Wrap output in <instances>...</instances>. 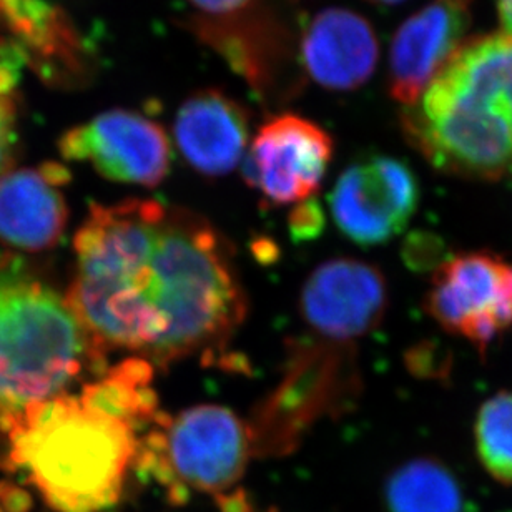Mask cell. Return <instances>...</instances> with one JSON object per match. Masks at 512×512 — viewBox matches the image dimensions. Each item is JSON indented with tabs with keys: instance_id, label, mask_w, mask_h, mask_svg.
<instances>
[{
	"instance_id": "6da1fadb",
	"label": "cell",
	"mask_w": 512,
	"mask_h": 512,
	"mask_svg": "<svg viewBox=\"0 0 512 512\" xmlns=\"http://www.w3.org/2000/svg\"><path fill=\"white\" fill-rule=\"evenodd\" d=\"M75 253L67 301L104 353L167 368L222 351L247 316L232 243L188 208L152 198L94 205Z\"/></svg>"
},
{
	"instance_id": "7a4b0ae2",
	"label": "cell",
	"mask_w": 512,
	"mask_h": 512,
	"mask_svg": "<svg viewBox=\"0 0 512 512\" xmlns=\"http://www.w3.org/2000/svg\"><path fill=\"white\" fill-rule=\"evenodd\" d=\"M404 137L438 172L512 178V37L464 40L401 114Z\"/></svg>"
},
{
	"instance_id": "3957f363",
	"label": "cell",
	"mask_w": 512,
	"mask_h": 512,
	"mask_svg": "<svg viewBox=\"0 0 512 512\" xmlns=\"http://www.w3.org/2000/svg\"><path fill=\"white\" fill-rule=\"evenodd\" d=\"M5 468L24 474L55 512L114 508L142 433L82 388L27 409L10 428Z\"/></svg>"
},
{
	"instance_id": "277c9868",
	"label": "cell",
	"mask_w": 512,
	"mask_h": 512,
	"mask_svg": "<svg viewBox=\"0 0 512 512\" xmlns=\"http://www.w3.org/2000/svg\"><path fill=\"white\" fill-rule=\"evenodd\" d=\"M104 351L67 298L29 273L0 266V433L35 404L67 393Z\"/></svg>"
},
{
	"instance_id": "5b68a950",
	"label": "cell",
	"mask_w": 512,
	"mask_h": 512,
	"mask_svg": "<svg viewBox=\"0 0 512 512\" xmlns=\"http://www.w3.org/2000/svg\"><path fill=\"white\" fill-rule=\"evenodd\" d=\"M252 456L250 426L235 411L198 404L175 416L158 414L140 436L133 471L180 506L192 491L213 498L235 491Z\"/></svg>"
},
{
	"instance_id": "8992f818",
	"label": "cell",
	"mask_w": 512,
	"mask_h": 512,
	"mask_svg": "<svg viewBox=\"0 0 512 512\" xmlns=\"http://www.w3.org/2000/svg\"><path fill=\"white\" fill-rule=\"evenodd\" d=\"M183 27L220 55L266 105L286 104L305 85L301 32L286 5L255 0L228 15L193 14Z\"/></svg>"
},
{
	"instance_id": "52a82bcc",
	"label": "cell",
	"mask_w": 512,
	"mask_h": 512,
	"mask_svg": "<svg viewBox=\"0 0 512 512\" xmlns=\"http://www.w3.org/2000/svg\"><path fill=\"white\" fill-rule=\"evenodd\" d=\"M426 311L451 335L486 353L512 331V261L498 253H458L434 270Z\"/></svg>"
},
{
	"instance_id": "ba28073f",
	"label": "cell",
	"mask_w": 512,
	"mask_h": 512,
	"mask_svg": "<svg viewBox=\"0 0 512 512\" xmlns=\"http://www.w3.org/2000/svg\"><path fill=\"white\" fill-rule=\"evenodd\" d=\"M333 150V137L313 120L271 115L250 142L243 178L270 205H300L320 190Z\"/></svg>"
},
{
	"instance_id": "9c48e42d",
	"label": "cell",
	"mask_w": 512,
	"mask_h": 512,
	"mask_svg": "<svg viewBox=\"0 0 512 512\" xmlns=\"http://www.w3.org/2000/svg\"><path fill=\"white\" fill-rule=\"evenodd\" d=\"M60 155L85 162L112 182L157 187L172 167V142L162 125L140 112L107 110L70 128L59 140Z\"/></svg>"
},
{
	"instance_id": "30bf717a",
	"label": "cell",
	"mask_w": 512,
	"mask_h": 512,
	"mask_svg": "<svg viewBox=\"0 0 512 512\" xmlns=\"http://www.w3.org/2000/svg\"><path fill=\"white\" fill-rule=\"evenodd\" d=\"M418 203L416 175L406 163L386 155L351 163L330 195L336 227L360 247H378L398 237Z\"/></svg>"
},
{
	"instance_id": "8fae6325",
	"label": "cell",
	"mask_w": 512,
	"mask_h": 512,
	"mask_svg": "<svg viewBox=\"0 0 512 512\" xmlns=\"http://www.w3.org/2000/svg\"><path fill=\"white\" fill-rule=\"evenodd\" d=\"M293 355L285 380L271 394L250 426L253 456L285 454L295 449L301 434L338 403L348 380L343 355L331 345L303 346Z\"/></svg>"
},
{
	"instance_id": "7c38bea8",
	"label": "cell",
	"mask_w": 512,
	"mask_h": 512,
	"mask_svg": "<svg viewBox=\"0 0 512 512\" xmlns=\"http://www.w3.org/2000/svg\"><path fill=\"white\" fill-rule=\"evenodd\" d=\"M388 308V285L375 265L335 258L313 270L301 290L306 325L323 340L343 345L375 330Z\"/></svg>"
},
{
	"instance_id": "4fadbf2b",
	"label": "cell",
	"mask_w": 512,
	"mask_h": 512,
	"mask_svg": "<svg viewBox=\"0 0 512 512\" xmlns=\"http://www.w3.org/2000/svg\"><path fill=\"white\" fill-rule=\"evenodd\" d=\"M473 2L431 0L396 30L389 54V94L403 109L421 97L464 44Z\"/></svg>"
},
{
	"instance_id": "5bb4252c",
	"label": "cell",
	"mask_w": 512,
	"mask_h": 512,
	"mask_svg": "<svg viewBox=\"0 0 512 512\" xmlns=\"http://www.w3.org/2000/svg\"><path fill=\"white\" fill-rule=\"evenodd\" d=\"M250 110L220 89H200L183 100L173 138L183 160L203 177L220 178L242 163L250 147Z\"/></svg>"
},
{
	"instance_id": "9a60e30c",
	"label": "cell",
	"mask_w": 512,
	"mask_h": 512,
	"mask_svg": "<svg viewBox=\"0 0 512 512\" xmlns=\"http://www.w3.org/2000/svg\"><path fill=\"white\" fill-rule=\"evenodd\" d=\"M300 54L305 75L315 84L350 92L375 74L380 44L366 17L345 7H328L301 32Z\"/></svg>"
},
{
	"instance_id": "2e32d148",
	"label": "cell",
	"mask_w": 512,
	"mask_h": 512,
	"mask_svg": "<svg viewBox=\"0 0 512 512\" xmlns=\"http://www.w3.org/2000/svg\"><path fill=\"white\" fill-rule=\"evenodd\" d=\"M69 178L60 165L4 173L0 177V242L25 252L54 247L67 222L59 188Z\"/></svg>"
},
{
	"instance_id": "e0dca14e",
	"label": "cell",
	"mask_w": 512,
	"mask_h": 512,
	"mask_svg": "<svg viewBox=\"0 0 512 512\" xmlns=\"http://www.w3.org/2000/svg\"><path fill=\"white\" fill-rule=\"evenodd\" d=\"M388 512H464L463 489L441 461L411 459L389 474L384 484Z\"/></svg>"
},
{
	"instance_id": "ac0fdd59",
	"label": "cell",
	"mask_w": 512,
	"mask_h": 512,
	"mask_svg": "<svg viewBox=\"0 0 512 512\" xmlns=\"http://www.w3.org/2000/svg\"><path fill=\"white\" fill-rule=\"evenodd\" d=\"M474 443L483 468L498 483L512 484V391L484 401L474 421Z\"/></svg>"
},
{
	"instance_id": "d6986e66",
	"label": "cell",
	"mask_w": 512,
	"mask_h": 512,
	"mask_svg": "<svg viewBox=\"0 0 512 512\" xmlns=\"http://www.w3.org/2000/svg\"><path fill=\"white\" fill-rule=\"evenodd\" d=\"M14 84V70L0 60V177L7 172L12 162L15 140H17L15 105L12 99Z\"/></svg>"
},
{
	"instance_id": "ffe728a7",
	"label": "cell",
	"mask_w": 512,
	"mask_h": 512,
	"mask_svg": "<svg viewBox=\"0 0 512 512\" xmlns=\"http://www.w3.org/2000/svg\"><path fill=\"white\" fill-rule=\"evenodd\" d=\"M404 258L416 270H436L446 260L443 242L431 233H414L406 242Z\"/></svg>"
},
{
	"instance_id": "44dd1931",
	"label": "cell",
	"mask_w": 512,
	"mask_h": 512,
	"mask_svg": "<svg viewBox=\"0 0 512 512\" xmlns=\"http://www.w3.org/2000/svg\"><path fill=\"white\" fill-rule=\"evenodd\" d=\"M321 218L323 213L313 198L308 202L300 203L291 213V233L295 235L296 240L315 237L321 230Z\"/></svg>"
},
{
	"instance_id": "7402d4cb",
	"label": "cell",
	"mask_w": 512,
	"mask_h": 512,
	"mask_svg": "<svg viewBox=\"0 0 512 512\" xmlns=\"http://www.w3.org/2000/svg\"><path fill=\"white\" fill-rule=\"evenodd\" d=\"M188 2L197 9V14L218 17V15L233 14L245 9L255 0H188Z\"/></svg>"
},
{
	"instance_id": "603a6c76",
	"label": "cell",
	"mask_w": 512,
	"mask_h": 512,
	"mask_svg": "<svg viewBox=\"0 0 512 512\" xmlns=\"http://www.w3.org/2000/svg\"><path fill=\"white\" fill-rule=\"evenodd\" d=\"M30 506L32 499L24 489L12 484L0 486V508L4 509V512H29Z\"/></svg>"
},
{
	"instance_id": "cb8c5ba5",
	"label": "cell",
	"mask_w": 512,
	"mask_h": 512,
	"mask_svg": "<svg viewBox=\"0 0 512 512\" xmlns=\"http://www.w3.org/2000/svg\"><path fill=\"white\" fill-rule=\"evenodd\" d=\"M215 503H217L220 512H253L252 501L242 488L218 496V498H215Z\"/></svg>"
},
{
	"instance_id": "d4e9b609",
	"label": "cell",
	"mask_w": 512,
	"mask_h": 512,
	"mask_svg": "<svg viewBox=\"0 0 512 512\" xmlns=\"http://www.w3.org/2000/svg\"><path fill=\"white\" fill-rule=\"evenodd\" d=\"M499 20L503 25V34L512 37V0H498Z\"/></svg>"
},
{
	"instance_id": "484cf974",
	"label": "cell",
	"mask_w": 512,
	"mask_h": 512,
	"mask_svg": "<svg viewBox=\"0 0 512 512\" xmlns=\"http://www.w3.org/2000/svg\"><path fill=\"white\" fill-rule=\"evenodd\" d=\"M366 2H371V4L376 5H396L399 2H403V0H366Z\"/></svg>"
},
{
	"instance_id": "4316f807",
	"label": "cell",
	"mask_w": 512,
	"mask_h": 512,
	"mask_svg": "<svg viewBox=\"0 0 512 512\" xmlns=\"http://www.w3.org/2000/svg\"><path fill=\"white\" fill-rule=\"evenodd\" d=\"M0 512H4V509L0 508Z\"/></svg>"
}]
</instances>
